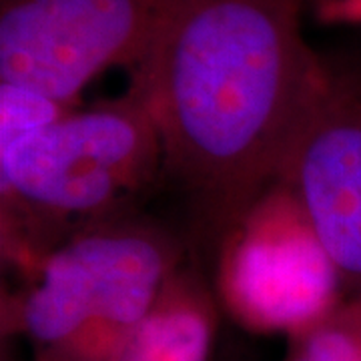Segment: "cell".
Listing matches in <instances>:
<instances>
[{
	"label": "cell",
	"mask_w": 361,
	"mask_h": 361,
	"mask_svg": "<svg viewBox=\"0 0 361 361\" xmlns=\"http://www.w3.org/2000/svg\"><path fill=\"white\" fill-rule=\"evenodd\" d=\"M303 0H169L133 85L165 173L217 247L277 185L331 73L301 30Z\"/></svg>",
	"instance_id": "obj_1"
},
{
	"label": "cell",
	"mask_w": 361,
	"mask_h": 361,
	"mask_svg": "<svg viewBox=\"0 0 361 361\" xmlns=\"http://www.w3.org/2000/svg\"><path fill=\"white\" fill-rule=\"evenodd\" d=\"M165 171L157 123L135 85L0 149L2 255L26 277L80 233L125 211Z\"/></svg>",
	"instance_id": "obj_2"
},
{
	"label": "cell",
	"mask_w": 361,
	"mask_h": 361,
	"mask_svg": "<svg viewBox=\"0 0 361 361\" xmlns=\"http://www.w3.org/2000/svg\"><path fill=\"white\" fill-rule=\"evenodd\" d=\"M180 267L165 231L118 219L52 249L2 305L4 336H20L32 361H111Z\"/></svg>",
	"instance_id": "obj_3"
},
{
	"label": "cell",
	"mask_w": 361,
	"mask_h": 361,
	"mask_svg": "<svg viewBox=\"0 0 361 361\" xmlns=\"http://www.w3.org/2000/svg\"><path fill=\"white\" fill-rule=\"evenodd\" d=\"M217 285L243 327L291 339L345 299L336 263L285 183L273 185L223 241Z\"/></svg>",
	"instance_id": "obj_4"
},
{
	"label": "cell",
	"mask_w": 361,
	"mask_h": 361,
	"mask_svg": "<svg viewBox=\"0 0 361 361\" xmlns=\"http://www.w3.org/2000/svg\"><path fill=\"white\" fill-rule=\"evenodd\" d=\"M169 0H0V82L73 106L104 71L142 61Z\"/></svg>",
	"instance_id": "obj_5"
},
{
	"label": "cell",
	"mask_w": 361,
	"mask_h": 361,
	"mask_svg": "<svg viewBox=\"0 0 361 361\" xmlns=\"http://www.w3.org/2000/svg\"><path fill=\"white\" fill-rule=\"evenodd\" d=\"M279 183L303 205L351 295L361 297V92L334 78Z\"/></svg>",
	"instance_id": "obj_6"
},
{
	"label": "cell",
	"mask_w": 361,
	"mask_h": 361,
	"mask_svg": "<svg viewBox=\"0 0 361 361\" xmlns=\"http://www.w3.org/2000/svg\"><path fill=\"white\" fill-rule=\"evenodd\" d=\"M217 310L199 277L177 269L111 361H209Z\"/></svg>",
	"instance_id": "obj_7"
},
{
	"label": "cell",
	"mask_w": 361,
	"mask_h": 361,
	"mask_svg": "<svg viewBox=\"0 0 361 361\" xmlns=\"http://www.w3.org/2000/svg\"><path fill=\"white\" fill-rule=\"evenodd\" d=\"M291 341L289 361H361V297L343 299L325 319Z\"/></svg>",
	"instance_id": "obj_8"
},
{
	"label": "cell",
	"mask_w": 361,
	"mask_h": 361,
	"mask_svg": "<svg viewBox=\"0 0 361 361\" xmlns=\"http://www.w3.org/2000/svg\"><path fill=\"white\" fill-rule=\"evenodd\" d=\"M73 111V106L37 90L0 82V149L47 129Z\"/></svg>",
	"instance_id": "obj_9"
},
{
	"label": "cell",
	"mask_w": 361,
	"mask_h": 361,
	"mask_svg": "<svg viewBox=\"0 0 361 361\" xmlns=\"http://www.w3.org/2000/svg\"><path fill=\"white\" fill-rule=\"evenodd\" d=\"M341 14L361 20V0H343L341 2Z\"/></svg>",
	"instance_id": "obj_10"
}]
</instances>
